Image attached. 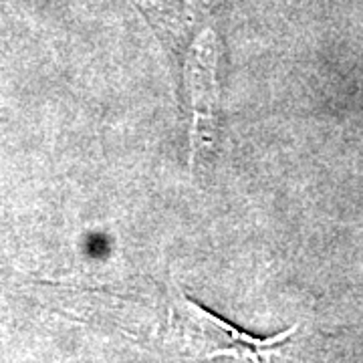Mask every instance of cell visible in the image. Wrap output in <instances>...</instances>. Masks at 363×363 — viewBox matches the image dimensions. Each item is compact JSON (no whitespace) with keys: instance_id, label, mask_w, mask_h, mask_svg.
<instances>
[{"instance_id":"obj_2","label":"cell","mask_w":363,"mask_h":363,"mask_svg":"<svg viewBox=\"0 0 363 363\" xmlns=\"http://www.w3.org/2000/svg\"><path fill=\"white\" fill-rule=\"evenodd\" d=\"M202 39L196 43L194 51L188 59L186 65V77H188V89L194 109V142H192V160L196 154L206 147L212 142V131H214V105H216V57H214V43L210 39Z\"/></svg>"},{"instance_id":"obj_1","label":"cell","mask_w":363,"mask_h":363,"mask_svg":"<svg viewBox=\"0 0 363 363\" xmlns=\"http://www.w3.org/2000/svg\"><path fill=\"white\" fill-rule=\"evenodd\" d=\"M297 325L272 337H257L216 317L198 305L180 286L169 301L168 341L174 350L192 359L230 355L250 363H271V357L295 335Z\"/></svg>"}]
</instances>
